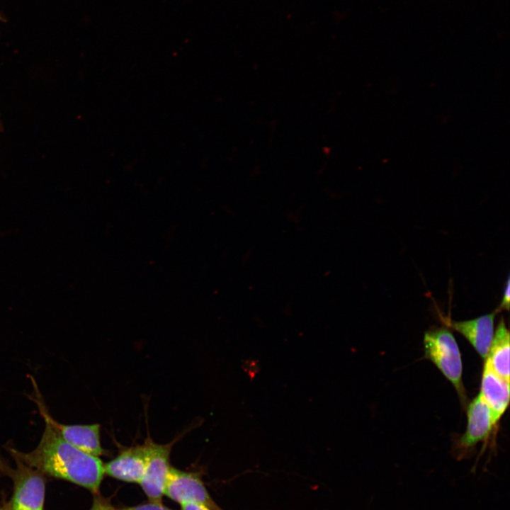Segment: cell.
<instances>
[{
  "mask_svg": "<svg viewBox=\"0 0 510 510\" xmlns=\"http://www.w3.org/2000/svg\"><path fill=\"white\" fill-rule=\"evenodd\" d=\"M44 421V431L34 450L25 453L6 446L8 452L44 475L70 482L97 494L105 475L104 463L98 457L66 441Z\"/></svg>",
  "mask_w": 510,
  "mask_h": 510,
  "instance_id": "cell-1",
  "label": "cell"
},
{
  "mask_svg": "<svg viewBox=\"0 0 510 510\" xmlns=\"http://www.w3.org/2000/svg\"><path fill=\"white\" fill-rule=\"evenodd\" d=\"M424 346L425 357L453 385L460 398L465 402L461 355L450 330L440 327L427 331L424 336Z\"/></svg>",
  "mask_w": 510,
  "mask_h": 510,
  "instance_id": "cell-2",
  "label": "cell"
},
{
  "mask_svg": "<svg viewBox=\"0 0 510 510\" xmlns=\"http://www.w3.org/2000/svg\"><path fill=\"white\" fill-rule=\"evenodd\" d=\"M11 468L0 456V471L13 481L11 510H43L45 483L44 475L17 458Z\"/></svg>",
  "mask_w": 510,
  "mask_h": 510,
  "instance_id": "cell-3",
  "label": "cell"
},
{
  "mask_svg": "<svg viewBox=\"0 0 510 510\" xmlns=\"http://www.w3.org/2000/svg\"><path fill=\"white\" fill-rule=\"evenodd\" d=\"M174 443L157 444L150 438L144 443L146 450V466L140 484L152 502H162L170 471L169 463L171 450Z\"/></svg>",
  "mask_w": 510,
  "mask_h": 510,
  "instance_id": "cell-4",
  "label": "cell"
},
{
  "mask_svg": "<svg viewBox=\"0 0 510 510\" xmlns=\"http://www.w3.org/2000/svg\"><path fill=\"white\" fill-rule=\"evenodd\" d=\"M35 388L33 400L35 402L43 419L47 420L66 441L89 454L99 457L104 454L100 441V425H67L55 420L50 414L35 381L32 378Z\"/></svg>",
  "mask_w": 510,
  "mask_h": 510,
  "instance_id": "cell-5",
  "label": "cell"
},
{
  "mask_svg": "<svg viewBox=\"0 0 510 510\" xmlns=\"http://www.w3.org/2000/svg\"><path fill=\"white\" fill-rule=\"evenodd\" d=\"M164 495L179 504L193 502L210 510H224L211 497L198 474L171 467Z\"/></svg>",
  "mask_w": 510,
  "mask_h": 510,
  "instance_id": "cell-6",
  "label": "cell"
},
{
  "mask_svg": "<svg viewBox=\"0 0 510 510\" xmlns=\"http://www.w3.org/2000/svg\"><path fill=\"white\" fill-rule=\"evenodd\" d=\"M146 460L144 443L127 448L104 464V472L123 482L140 484L144 475Z\"/></svg>",
  "mask_w": 510,
  "mask_h": 510,
  "instance_id": "cell-7",
  "label": "cell"
},
{
  "mask_svg": "<svg viewBox=\"0 0 510 510\" xmlns=\"http://www.w3.org/2000/svg\"><path fill=\"white\" fill-rule=\"evenodd\" d=\"M468 424L460 439V448L469 450L485 440L495 425L491 411L479 394L468 407Z\"/></svg>",
  "mask_w": 510,
  "mask_h": 510,
  "instance_id": "cell-8",
  "label": "cell"
},
{
  "mask_svg": "<svg viewBox=\"0 0 510 510\" xmlns=\"http://www.w3.org/2000/svg\"><path fill=\"white\" fill-rule=\"evenodd\" d=\"M497 313L495 310L475 319L452 321L448 324L461 334L482 358H486L494 337V324Z\"/></svg>",
  "mask_w": 510,
  "mask_h": 510,
  "instance_id": "cell-9",
  "label": "cell"
},
{
  "mask_svg": "<svg viewBox=\"0 0 510 510\" xmlns=\"http://www.w3.org/2000/svg\"><path fill=\"white\" fill-rule=\"evenodd\" d=\"M489 407L495 425L509 402V381L498 375L485 363L479 393Z\"/></svg>",
  "mask_w": 510,
  "mask_h": 510,
  "instance_id": "cell-10",
  "label": "cell"
},
{
  "mask_svg": "<svg viewBox=\"0 0 510 510\" xmlns=\"http://www.w3.org/2000/svg\"><path fill=\"white\" fill-rule=\"evenodd\" d=\"M509 332L503 319L497 325L485 363L498 375L509 381Z\"/></svg>",
  "mask_w": 510,
  "mask_h": 510,
  "instance_id": "cell-11",
  "label": "cell"
},
{
  "mask_svg": "<svg viewBox=\"0 0 510 510\" xmlns=\"http://www.w3.org/2000/svg\"><path fill=\"white\" fill-rule=\"evenodd\" d=\"M120 510H173L162 504V502H152L134 506L126 507Z\"/></svg>",
  "mask_w": 510,
  "mask_h": 510,
  "instance_id": "cell-12",
  "label": "cell"
},
{
  "mask_svg": "<svg viewBox=\"0 0 510 510\" xmlns=\"http://www.w3.org/2000/svg\"><path fill=\"white\" fill-rule=\"evenodd\" d=\"M90 510H118L110 502L97 494L94 497L93 503Z\"/></svg>",
  "mask_w": 510,
  "mask_h": 510,
  "instance_id": "cell-13",
  "label": "cell"
},
{
  "mask_svg": "<svg viewBox=\"0 0 510 510\" xmlns=\"http://www.w3.org/2000/svg\"><path fill=\"white\" fill-rule=\"evenodd\" d=\"M510 301V283L509 278L507 279L506 284L504 287L502 301L496 310L497 312L500 310H509Z\"/></svg>",
  "mask_w": 510,
  "mask_h": 510,
  "instance_id": "cell-14",
  "label": "cell"
},
{
  "mask_svg": "<svg viewBox=\"0 0 510 510\" xmlns=\"http://www.w3.org/2000/svg\"><path fill=\"white\" fill-rule=\"evenodd\" d=\"M180 505L181 510H210L205 506L193 502H183Z\"/></svg>",
  "mask_w": 510,
  "mask_h": 510,
  "instance_id": "cell-15",
  "label": "cell"
},
{
  "mask_svg": "<svg viewBox=\"0 0 510 510\" xmlns=\"http://www.w3.org/2000/svg\"><path fill=\"white\" fill-rule=\"evenodd\" d=\"M0 510H11L9 504L7 503L6 504H4L3 506H0Z\"/></svg>",
  "mask_w": 510,
  "mask_h": 510,
  "instance_id": "cell-16",
  "label": "cell"
},
{
  "mask_svg": "<svg viewBox=\"0 0 510 510\" xmlns=\"http://www.w3.org/2000/svg\"><path fill=\"white\" fill-rule=\"evenodd\" d=\"M1 130H2V124H1V120H0V132H1Z\"/></svg>",
  "mask_w": 510,
  "mask_h": 510,
  "instance_id": "cell-17",
  "label": "cell"
}]
</instances>
